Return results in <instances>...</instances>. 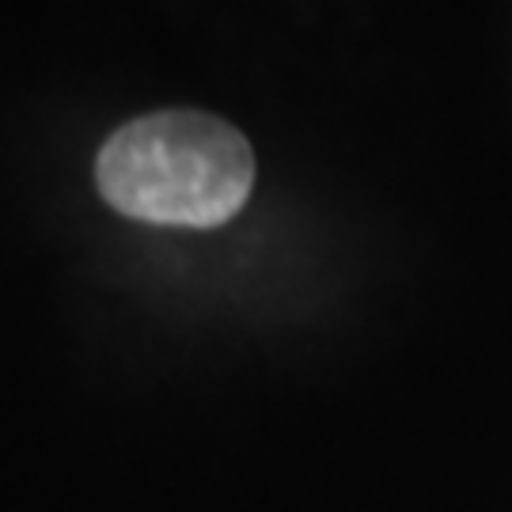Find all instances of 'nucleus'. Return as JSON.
<instances>
[{"label":"nucleus","mask_w":512,"mask_h":512,"mask_svg":"<svg viewBox=\"0 0 512 512\" xmlns=\"http://www.w3.org/2000/svg\"><path fill=\"white\" fill-rule=\"evenodd\" d=\"M99 194L118 213L171 228H217L255 186L243 133L202 110H160L122 126L95 164Z\"/></svg>","instance_id":"nucleus-1"}]
</instances>
